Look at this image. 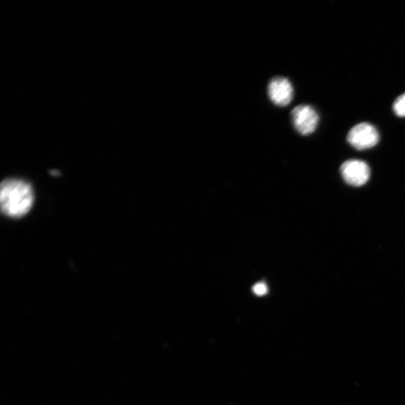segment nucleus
<instances>
[{
	"label": "nucleus",
	"mask_w": 405,
	"mask_h": 405,
	"mask_svg": "<svg viewBox=\"0 0 405 405\" xmlns=\"http://www.w3.org/2000/svg\"><path fill=\"white\" fill-rule=\"evenodd\" d=\"M34 202L32 186L19 179H7L0 189V205L4 215L20 218L30 211Z\"/></svg>",
	"instance_id": "1"
},
{
	"label": "nucleus",
	"mask_w": 405,
	"mask_h": 405,
	"mask_svg": "<svg viewBox=\"0 0 405 405\" xmlns=\"http://www.w3.org/2000/svg\"><path fill=\"white\" fill-rule=\"evenodd\" d=\"M348 142L355 149L365 150L378 144L380 135L377 128L370 123H361L353 126L348 134Z\"/></svg>",
	"instance_id": "2"
},
{
	"label": "nucleus",
	"mask_w": 405,
	"mask_h": 405,
	"mask_svg": "<svg viewBox=\"0 0 405 405\" xmlns=\"http://www.w3.org/2000/svg\"><path fill=\"white\" fill-rule=\"evenodd\" d=\"M291 119L295 129L302 135L313 134L316 130L319 116L313 107L302 104L291 111Z\"/></svg>",
	"instance_id": "3"
},
{
	"label": "nucleus",
	"mask_w": 405,
	"mask_h": 405,
	"mask_svg": "<svg viewBox=\"0 0 405 405\" xmlns=\"http://www.w3.org/2000/svg\"><path fill=\"white\" fill-rule=\"evenodd\" d=\"M341 174L348 184L352 186H361L368 182L371 172L365 162L351 159L341 164Z\"/></svg>",
	"instance_id": "4"
},
{
	"label": "nucleus",
	"mask_w": 405,
	"mask_h": 405,
	"mask_svg": "<svg viewBox=\"0 0 405 405\" xmlns=\"http://www.w3.org/2000/svg\"><path fill=\"white\" fill-rule=\"evenodd\" d=\"M294 87L290 80L282 77L274 78L270 82L268 94L271 101L279 106L289 105L294 99Z\"/></svg>",
	"instance_id": "5"
},
{
	"label": "nucleus",
	"mask_w": 405,
	"mask_h": 405,
	"mask_svg": "<svg viewBox=\"0 0 405 405\" xmlns=\"http://www.w3.org/2000/svg\"><path fill=\"white\" fill-rule=\"evenodd\" d=\"M393 111L399 117H405V93L399 97L392 105Z\"/></svg>",
	"instance_id": "6"
},
{
	"label": "nucleus",
	"mask_w": 405,
	"mask_h": 405,
	"mask_svg": "<svg viewBox=\"0 0 405 405\" xmlns=\"http://www.w3.org/2000/svg\"><path fill=\"white\" fill-rule=\"evenodd\" d=\"M267 291L268 289L265 283H258L253 287V292L258 296H264Z\"/></svg>",
	"instance_id": "7"
},
{
	"label": "nucleus",
	"mask_w": 405,
	"mask_h": 405,
	"mask_svg": "<svg viewBox=\"0 0 405 405\" xmlns=\"http://www.w3.org/2000/svg\"><path fill=\"white\" fill-rule=\"evenodd\" d=\"M51 174H52V175H54V176H56V175H59V173L57 172V171H53L52 172H51Z\"/></svg>",
	"instance_id": "8"
}]
</instances>
